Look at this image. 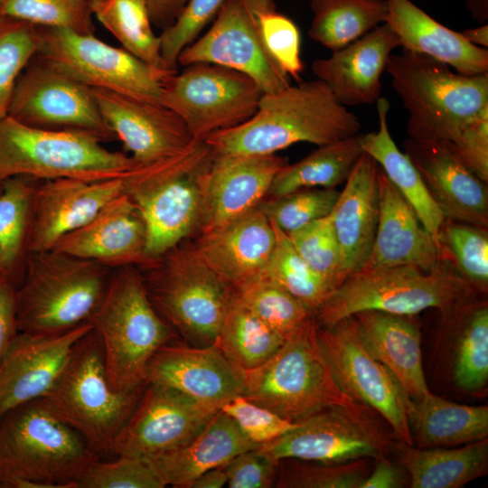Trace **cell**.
<instances>
[{
	"mask_svg": "<svg viewBox=\"0 0 488 488\" xmlns=\"http://www.w3.org/2000/svg\"><path fill=\"white\" fill-rule=\"evenodd\" d=\"M101 457L41 399L0 417V483L8 488H76Z\"/></svg>",
	"mask_w": 488,
	"mask_h": 488,
	"instance_id": "obj_2",
	"label": "cell"
},
{
	"mask_svg": "<svg viewBox=\"0 0 488 488\" xmlns=\"http://www.w3.org/2000/svg\"><path fill=\"white\" fill-rule=\"evenodd\" d=\"M220 410L156 383L147 382L116 437L113 455L155 458L191 441Z\"/></svg>",
	"mask_w": 488,
	"mask_h": 488,
	"instance_id": "obj_18",
	"label": "cell"
},
{
	"mask_svg": "<svg viewBox=\"0 0 488 488\" xmlns=\"http://www.w3.org/2000/svg\"><path fill=\"white\" fill-rule=\"evenodd\" d=\"M38 180L15 176L0 183V268L19 286L25 258L33 201Z\"/></svg>",
	"mask_w": 488,
	"mask_h": 488,
	"instance_id": "obj_40",
	"label": "cell"
},
{
	"mask_svg": "<svg viewBox=\"0 0 488 488\" xmlns=\"http://www.w3.org/2000/svg\"><path fill=\"white\" fill-rule=\"evenodd\" d=\"M373 461V466L361 488L408 487L409 476L398 461H390L388 455H381Z\"/></svg>",
	"mask_w": 488,
	"mask_h": 488,
	"instance_id": "obj_57",
	"label": "cell"
},
{
	"mask_svg": "<svg viewBox=\"0 0 488 488\" xmlns=\"http://www.w3.org/2000/svg\"><path fill=\"white\" fill-rule=\"evenodd\" d=\"M265 46L278 67L290 79L300 80L304 70L301 59V37L296 24L277 11L276 5L267 8L260 19Z\"/></svg>",
	"mask_w": 488,
	"mask_h": 488,
	"instance_id": "obj_52",
	"label": "cell"
},
{
	"mask_svg": "<svg viewBox=\"0 0 488 488\" xmlns=\"http://www.w3.org/2000/svg\"><path fill=\"white\" fill-rule=\"evenodd\" d=\"M213 154L204 143L148 165L126 179V192L136 203L145 226V253L157 261L199 229L202 177Z\"/></svg>",
	"mask_w": 488,
	"mask_h": 488,
	"instance_id": "obj_10",
	"label": "cell"
},
{
	"mask_svg": "<svg viewBox=\"0 0 488 488\" xmlns=\"http://www.w3.org/2000/svg\"><path fill=\"white\" fill-rule=\"evenodd\" d=\"M16 286L4 274L0 275V361L18 334Z\"/></svg>",
	"mask_w": 488,
	"mask_h": 488,
	"instance_id": "obj_56",
	"label": "cell"
},
{
	"mask_svg": "<svg viewBox=\"0 0 488 488\" xmlns=\"http://www.w3.org/2000/svg\"><path fill=\"white\" fill-rule=\"evenodd\" d=\"M288 236L302 258L325 282L331 292L345 280L330 214L288 233Z\"/></svg>",
	"mask_w": 488,
	"mask_h": 488,
	"instance_id": "obj_48",
	"label": "cell"
},
{
	"mask_svg": "<svg viewBox=\"0 0 488 488\" xmlns=\"http://www.w3.org/2000/svg\"><path fill=\"white\" fill-rule=\"evenodd\" d=\"M402 145L445 219L488 228L487 183L456 156L447 141L408 137Z\"/></svg>",
	"mask_w": 488,
	"mask_h": 488,
	"instance_id": "obj_23",
	"label": "cell"
},
{
	"mask_svg": "<svg viewBox=\"0 0 488 488\" xmlns=\"http://www.w3.org/2000/svg\"><path fill=\"white\" fill-rule=\"evenodd\" d=\"M166 484L148 458L117 455L111 461L93 462L76 488H163Z\"/></svg>",
	"mask_w": 488,
	"mask_h": 488,
	"instance_id": "obj_50",
	"label": "cell"
},
{
	"mask_svg": "<svg viewBox=\"0 0 488 488\" xmlns=\"http://www.w3.org/2000/svg\"><path fill=\"white\" fill-rule=\"evenodd\" d=\"M0 15L40 27L94 33L90 0H0Z\"/></svg>",
	"mask_w": 488,
	"mask_h": 488,
	"instance_id": "obj_47",
	"label": "cell"
},
{
	"mask_svg": "<svg viewBox=\"0 0 488 488\" xmlns=\"http://www.w3.org/2000/svg\"><path fill=\"white\" fill-rule=\"evenodd\" d=\"M258 446L220 409L187 444L148 459L166 485L190 488L204 472L223 466L237 455Z\"/></svg>",
	"mask_w": 488,
	"mask_h": 488,
	"instance_id": "obj_32",
	"label": "cell"
},
{
	"mask_svg": "<svg viewBox=\"0 0 488 488\" xmlns=\"http://www.w3.org/2000/svg\"><path fill=\"white\" fill-rule=\"evenodd\" d=\"M386 71L408 113V137L449 142L488 108V73L461 74L405 50L390 54Z\"/></svg>",
	"mask_w": 488,
	"mask_h": 488,
	"instance_id": "obj_6",
	"label": "cell"
},
{
	"mask_svg": "<svg viewBox=\"0 0 488 488\" xmlns=\"http://www.w3.org/2000/svg\"><path fill=\"white\" fill-rule=\"evenodd\" d=\"M274 5V0H225L209 30L181 52L178 65L228 67L250 77L263 93L288 87L291 79L268 53L261 33V15Z\"/></svg>",
	"mask_w": 488,
	"mask_h": 488,
	"instance_id": "obj_15",
	"label": "cell"
},
{
	"mask_svg": "<svg viewBox=\"0 0 488 488\" xmlns=\"http://www.w3.org/2000/svg\"><path fill=\"white\" fill-rule=\"evenodd\" d=\"M313 19L308 36L332 52L384 23L387 0H310Z\"/></svg>",
	"mask_w": 488,
	"mask_h": 488,
	"instance_id": "obj_38",
	"label": "cell"
},
{
	"mask_svg": "<svg viewBox=\"0 0 488 488\" xmlns=\"http://www.w3.org/2000/svg\"><path fill=\"white\" fill-rule=\"evenodd\" d=\"M88 322L59 333L19 332L0 361V417L7 410L45 396L61 374Z\"/></svg>",
	"mask_w": 488,
	"mask_h": 488,
	"instance_id": "obj_21",
	"label": "cell"
},
{
	"mask_svg": "<svg viewBox=\"0 0 488 488\" xmlns=\"http://www.w3.org/2000/svg\"><path fill=\"white\" fill-rule=\"evenodd\" d=\"M361 134L318 147L275 176L268 196L278 197L305 188H335L345 183L363 153Z\"/></svg>",
	"mask_w": 488,
	"mask_h": 488,
	"instance_id": "obj_37",
	"label": "cell"
},
{
	"mask_svg": "<svg viewBox=\"0 0 488 488\" xmlns=\"http://www.w3.org/2000/svg\"><path fill=\"white\" fill-rule=\"evenodd\" d=\"M225 0H188L175 21L159 34L167 69L177 70L178 56L213 21Z\"/></svg>",
	"mask_w": 488,
	"mask_h": 488,
	"instance_id": "obj_51",
	"label": "cell"
},
{
	"mask_svg": "<svg viewBox=\"0 0 488 488\" xmlns=\"http://www.w3.org/2000/svg\"><path fill=\"white\" fill-rule=\"evenodd\" d=\"M335 188H305L265 199L258 206L286 233L329 215L339 197Z\"/></svg>",
	"mask_w": 488,
	"mask_h": 488,
	"instance_id": "obj_49",
	"label": "cell"
},
{
	"mask_svg": "<svg viewBox=\"0 0 488 488\" xmlns=\"http://www.w3.org/2000/svg\"><path fill=\"white\" fill-rule=\"evenodd\" d=\"M276 245L263 274L304 303L313 313L331 293L325 282L305 263L295 249L287 233L272 222Z\"/></svg>",
	"mask_w": 488,
	"mask_h": 488,
	"instance_id": "obj_43",
	"label": "cell"
},
{
	"mask_svg": "<svg viewBox=\"0 0 488 488\" xmlns=\"http://www.w3.org/2000/svg\"><path fill=\"white\" fill-rule=\"evenodd\" d=\"M145 386L132 390H116L110 386L102 343L92 327L76 343L59 379L41 399L101 457L113 455L114 441Z\"/></svg>",
	"mask_w": 488,
	"mask_h": 488,
	"instance_id": "obj_8",
	"label": "cell"
},
{
	"mask_svg": "<svg viewBox=\"0 0 488 488\" xmlns=\"http://www.w3.org/2000/svg\"><path fill=\"white\" fill-rule=\"evenodd\" d=\"M7 115L34 127L82 131L103 142L115 138L91 88L37 55L18 78Z\"/></svg>",
	"mask_w": 488,
	"mask_h": 488,
	"instance_id": "obj_17",
	"label": "cell"
},
{
	"mask_svg": "<svg viewBox=\"0 0 488 488\" xmlns=\"http://www.w3.org/2000/svg\"><path fill=\"white\" fill-rule=\"evenodd\" d=\"M263 91L248 75L228 67L197 62L168 75L161 104L185 124L195 142L237 127L257 111Z\"/></svg>",
	"mask_w": 488,
	"mask_h": 488,
	"instance_id": "obj_14",
	"label": "cell"
},
{
	"mask_svg": "<svg viewBox=\"0 0 488 488\" xmlns=\"http://www.w3.org/2000/svg\"><path fill=\"white\" fill-rule=\"evenodd\" d=\"M321 350L340 388L376 411L398 439L413 446L408 409L411 399L391 372L361 342L353 315L317 327Z\"/></svg>",
	"mask_w": 488,
	"mask_h": 488,
	"instance_id": "obj_16",
	"label": "cell"
},
{
	"mask_svg": "<svg viewBox=\"0 0 488 488\" xmlns=\"http://www.w3.org/2000/svg\"><path fill=\"white\" fill-rule=\"evenodd\" d=\"M38 28L37 56L91 89L161 104L164 80L176 71L156 69L123 47L102 42L94 33Z\"/></svg>",
	"mask_w": 488,
	"mask_h": 488,
	"instance_id": "obj_13",
	"label": "cell"
},
{
	"mask_svg": "<svg viewBox=\"0 0 488 488\" xmlns=\"http://www.w3.org/2000/svg\"><path fill=\"white\" fill-rule=\"evenodd\" d=\"M380 417L357 401L326 408L257 450L275 464L289 458L324 464L375 459L394 451L397 442Z\"/></svg>",
	"mask_w": 488,
	"mask_h": 488,
	"instance_id": "obj_12",
	"label": "cell"
},
{
	"mask_svg": "<svg viewBox=\"0 0 488 488\" xmlns=\"http://www.w3.org/2000/svg\"><path fill=\"white\" fill-rule=\"evenodd\" d=\"M245 436L258 446L267 444L298 427L272 410L239 395L221 406Z\"/></svg>",
	"mask_w": 488,
	"mask_h": 488,
	"instance_id": "obj_53",
	"label": "cell"
},
{
	"mask_svg": "<svg viewBox=\"0 0 488 488\" xmlns=\"http://www.w3.org/2000/svg\"><path fill=\"white\" fill-rule=\"evenodd\" d=\"M0 488H2L1 483H0Z\"/></svg>",
	"mask_w": 488,
	"mask_h": 488,
	"instance_id": "obj_63",
	"label": "cell"
},
{
	"mask_svg": "<svg viewBox=\"0 0 488 488\" xmlns=\"http://www.w3.org/2000/svg\"><path fill=\"white\" fill-rule=\"evenodd\" d=\"M145 270L148 296L165 322L202 346L213 344L234 289L192 245L180 243Z\"/></svg>",
	"mask_w": 488,
	"mask_h": 488,
	"instance_id": "obj_11",
	"label": "cell"
},
{
	"mask_svg": "<svg viewBox=\"0 0 488 488\" xmlns=\"http://www.w3.org/2000/svg\"><path fill=\"white\" fill-rule=\"evenodd\" d=\"M452 337L451 373L467 394L483 396L488 383V304L474 298L442 315Z\"/></svg>",
	"mask_w": 488,
	"mask_h": 488,
	"instance_id": "obj_36",
	"label": "cell"
},
{
	"mask_svg": "<svg viewBox=\"0 0 488 488\" xmlns=\"http://www.w3.org/2000/svg\"><path fill=\"white\" fill-rule=\"evenodd\" d=\"M286 164L277 154L213 155L202 177L200 232L221 227L258 208Z\"/></svg>",
	"mask_w": 488,
	"mask_h": 488,
	"instance_id": "obj_22",
	"label": "cell"
},
{
	"mask_svg": "<svg viewBox=\"0 0 488 488\" xmlns=\"http://www.w3.org/2000/svg\"><path fill=\"white\" fill-rule=\"evenodd\" d=\"M371 458L337 464L284 459L277 464L275 487L278 488H361L370 474Z\"/></svg>",
	"mask_w": 488,
	"mask_h": 488,
	"instance_id": "obj_45",
	"label": "cell"
},
{
	"mask_svg": "<svg viewBox=\"0 0 488 488\" xmlns=\"http://www.w3.org/2000/svg\"><path fill=\"white\" fill-rule=\"evenodd\" d=\"M276 239L274 226L258 207L221 227L201 232L193 247L236 290L263 276Z\"/></svg>",
	"mask_w": 488,
	"mask_h": 488,
	"instance_id": "obj_27",
	"label": "cell"
},
{
	"mask_svg": "<svg viewBox=\"0 0 488 488\" xmlns=\"http://www.w3.org/2000/svg\"><path fill=\"white\" fill-rule=\"evenodd\" d=\"M156 383L221 409L244 389L241 370L214 345L190 347L170 343L160 347L148 362L145 383Z\"/></svg>",
	"mask_w": 488,
	"mask_h": 488,
	"instance_id": "obj_25",
	"label": "cell"
},
{
	"mask_svg": "<svg viewBox=\"0 0 488 488\" xmlns=\"http://www.w3.org/2000/svg\"><path fill=\"white\" fill-rule=\"evenodd\" d=\"M463 37L470 43L481 47H488V24L483 23L480 26L466 29L460 32Z\"/></svg>",
	"mask_w": 488,
	"mask_h": 488,
	"instance_id": "obj_60",
	"label": "cell"
},
{
	"mask_svg": "<svg viewBox=\"0 0 488 488\" xmlns=\"http://www.w3.org/2000/svg\"><path fill=\"white\" fill-rule=\"evenodd\" d=\"M484 296L443 258L430 271L415 266L359 271L331 292L314 316L319 326L327 327L371 310L416 315L426 309L436 308L445 315Z\"/></svg>",
	"mask_w": 488,
	"mask_h": 488,
	"instance_id": "obj_3",
	"label": "cell"
},
{
	"mask_svg": "<svg viewBox=\"0 0 488 488\" xmlns=\"http://www.w3.org/2000/svg\"><path fill=\"white\" fill-rule=\"evenodd\" d=\"M408 424L417 447L451 446L488 436V407L447 400L428 391L410 401Z\"/></svg>",
	"mask_w": 488,
	"mask_h": 488,
	"instance_id": "obj_34",
	"label": "cell"
},
{
	"mask_svg": "<svg viewBox=\"0 0 488 488\" xmlns=\"http://www.w3.org/2000/svg\"><path fill=\"white\" fill-rule=\"evenodd\" d=\"M397 441L394 451L410 488H461L488 473L487 437L455 448H418Z\"/></svg>",
	"mask_w": 488,
	"mask_h": 488,
	"instance_id": "obj_33",
	"label": "cell"
},
{
	"mask_svg": "<svg viewBox=\"0 0 488 488\" xmlns=\"http://www.w3.org/2000/svg\"><path fill=\"white\" fill-rule=\"evenodd\" d=\"M90 9L124 49L156 69L171 70L162 59L147 0H90Z\"/></svg>",
	"mask_w": 488,
	"mask_h": 488,
	"instance_id": "obj_41",
	"label": "cell"
},
{
	"mask_svg": "<svg viewBox=\"0 0 488 488\" xmlns=\"http://www.w3.org/2000/svg\"><path fill=\"white\" fill-rule=\"evenodd\" d=\"M228 483V475L223 466L208 470L198 476L190 488H221Z\"/></svg>",
	"mask_w": 488,
	"mask_h": 488,
	"instance_id": "obj_59",
	"label": "cell"
},
{
	"mask_svg": "<svg viewBox=\"0 0 488 488\" xmlns=\"http://www.w3.org/2000/svg\"><path fill=\"white\" fill-rule=\"evenodd\" d=\"M1 274H2V270H1V268H0V275H1Z\"/></svg>",
	"mask_w": 488,
	"mask_h": 488,
	"instance_id": "obj_62",
	"label": "cell"
},
{
	"mask_svg": "<svg viewBox=\"0 0 488 488\" xmlns=\"http://www.w3.org/2000/svg\"><path fill=\"white\" fill-rule=\"evenodd\" d=\"M471 17L479 23H487L488 0H464Z\"/></svg>",
	"mask_w": 488,
	"mask_h": 488,
	"instance_id": "obj_61",
	"label": "cell"
},
{
	"mask_svg": "<svg viewBox=\"0 0 488 488\" xmlns=\"http://www.w3.org/2000/svg\"><path fill=\"white\" fill-rule=\"evenodd\" d=\"M448 142V141H447ZM456 156L482 181L488 182V108L448 142Z\"/></svg>",
	"mask_w": 488,
	"mask_h": 488,
	"instance_id": "obj_54",
	"label": "cell"
},
{
	"mask_svg": "<svg viewBox=\"0 0 488 488\" xmlns=\"http://www.w3.org/2000/svg\"><path fill=\"white\" fill-rule=\"evenodd\" d=\"M398 47L397 34L384 23L330 57L314 60L311 70L342 105L372 104L380 98V78Z\"/></svg>",
	"mask_w": 488,
	"mask_h": 488,
	"instance_id": "obj_26",
	"label": "cell"
},
{
	"mask_svg": "<svg viewBox=\"0 0 488 488\" xmlns=\"http://www.w3.org/2000/svg\"><path fill=\"white\" fill-rule=\"evenodd\" d=\"M89 323L102 343L110 386L116 390L144 387L148 362L160 347L170 343L172 332L152 304L138 267L112 269Z\"/></svg>",
	"mask_w": 488,
	"mask_h": 488,
	"instance_id": "obj_4",
	"label": "cell"
},
{
	"mask_svg": "<svg viewBox=\"0 0 488 488\" xmlns=\"http://www.w3.org/2000/svg\"><path fill=\"white\" fill-rule=\"evenodd\" d=\"M38 26L0 15V118L7 116L21 73L37 55Z\"/></svg>",
	"mask_w": 488,
	"mask_h": 488,
	"instance_id": "obj_46",
	"label": "cell"
},
{
	"mask_svg": "<svg viewBox=\"0 0 488 488\" xmlns=\"http://www.w3.org/2000/svg\"><path fill=\"white\" fill-rule=\"evenodd\" d=\"M112 269L49 249L27 253L16 288L19 332L59 333L89 322Z\"/></svg>",
	"mask_w": 488,
	"mask_h": 488,
	"instance_id": "obj_5",
	"label": "cell"
},
{
	"mask_svg": "<svg viewBox=\"0 0 488 488\" xmlns=\"http://www.w3.org/2000/svg\"><path fill=\"white\" fill-rule=\"evenodd\" d=\"M235 292L256 316L286 339L314 315L299 299L263 276Z\"/></svg>",
	"mask_w": 488,
	"mask_h": 488,
	"instance_id": "obj_44",
	"label": "cell"
},
{
	"mask_svg": "<svg viewBox=\"0 0 488 488\" xmlns=\"http://www.w3.org/2000/svg\"><path fill=\"white\" fill-rule=\"evenodd\" d=\"M285 340L256 316L234 290L213 344L236 368L245 371L267 361Z\"/></svg>",
	"mask_w": 488,
	"mask_h": 488,
	"instance_id": "obj_39",
	"label": "cell"
},
{
	"mask_svg": "<svg viewBox=\"0 0 488 488\" xmlns=\"http://www.w3.org/2000/svg\"><path fill=\"white\" fill-rule=\"evenodd\" d=\"M188 0H147L153 26L165 29L182 12Z\"/></svg>",
	"mask_w": 488,
	"mask_h": 488,
	"instance_id": "obj_58",
	"label": "cell"
},
{
	"mask_svg": "<svg viewBox=\"0 0 488 488\" xmlns=\"http://www.w3.org/2000/svg\"><path fill=\"white\" fill-rule=\"evenodd\" d=\"M385 23L405 51L443 62L465 75L488 73V50L467 42L460 32L438 23L410 0H387Z\"/></svg>",
	"mask_w": 488,
	"mask_h": 488,
	"instance_id": "obj_31",
	"label": "cell"
},
{
	"mask_svg": "<svg viewBox=\"0 0 488 488\" xmlns=\"http://www.w3.org/2000/svg\"><path fill=\"white\" fill-rule=\"evenodd\" d=\"M379 168L363 152L330 213L345 279L363 267L373 245L380 217Z\"/></svg>",
	"mask_w": 488,
	"mask_h": 488,
	"instance_id": "obj_29",
	"label": "cell"
},
{
	"mask_svg": "<svg viewBox=\"0 0 488 488\" xmlns=\"http://www.w3.org/2000/svg\"><path fill=\"white\" fill-rule=\"evenodd\" d=\"M437 243L442 258L483 295L488 290V230L445 219Z\"/></svg>",
	"mask_w": 488,
	"mask_h": 488,
	"instance_id": "obj_42",
	"label": "cell"
},
{
	"mask_svg": "<svg viewBox=\"0 0 488 488\" xmlns=\"http://www.w3.org/2000/svg\"><path fill=\"white\" fill-rule=\"evenodd\" d=\"M91 89L105 123L137 165L167 160L200 143L183 121L161 104Z\"/></svg>",
	"mask_w": 488,
	"mask_h": 488,
	"instance_id": "obj_19",
	"label": "cell"
},
{
	"mask_svg": "<svg viewBox=\"0 0 488 488\" xmlns=\"http://www.w3.org/2000/svg\"><path fill=\"white\" fill-rule=\"evenodd\" d=\"M317 327L313 315L267 361L241 371L242 396L292 422L355 402L338 385L321 350Z\"/></svg>",
	"mask_w": 488,
	"mask_h": 488,
	"instance_id": "obj_7",
	"label": "cell"
},
{
	"mask_svg": "<svg viewBox=\"0 0 488 488\" xmlns=\"http://www.w3.org/2000/svg\"><path fill=\"white\" fill-rule=\"evenodd\" d=\"M230 488H269L275 486L277 464L257 448L242 452L225 465Z\"/></svg>",
	"mask_w": 488,
	"mask_h": 488,
	"instance_id": "obj_55",
	"label": "cell"
},
{
	"mask_svg": "<svg viewBox=\"0 0 488 488\" xmlns=\"http://www.w3.org/2000/svg\"><path fill=\"white\" fill-rule=\"evenodd\" d=\"M82 131L31 127L0 118V183L15 176L38 181L75 178L101 181L130 176L137 164Z\"/></svg>",
	"mask_w": 488,
	"mask_h": 488,
	"instance_id": "obj_9",
	"label": "cell"
},
{
	"mask_svg": "<svg viewBox=\"0 0 488 488\" xmlns=\"http://www.w3.org/2000/svg\"><path fill=\"white\" fill-rule=\"evenodd\" d=\"M359 118L319 80L263 93L246 122L208 136L215 155H272L294 144L322 145L360 134Z\"/></svg>",
	"mask_w": 488,
	"mask_h": 488,
	"instance_id": "obj_1",
	"label": "cell"
},
{
	"mask_svg": "<svg viewBox=\"0 0 488 488\" xmlns=\"http://www.w3.org/2000/svg\"><path fill=\"white\" fill-rule=\"evenodd\" d=\"M389 103L385 98L377 100L379 129L361 134L360 144L385 173L389 181L414 209L425 229L437 241L445 217L430 196L418 169L407 154L394 142L387 121Z\"/></svg>",
	"mask_w": 488,
	"mask_h": 488,
	"instance_id": "obj_35",
	"label": "cell"
},
{
	"mask_svg": "<svg viewBox=\"0 0 488 488\" xmlns=\"http://www.w3.org/2000/svg\"><path fill=\"white\" fill-rule=\"evenodd\" d=\"M353 316L366 349L391 372L410 399L430 391L423 370L421 333L414 315L371 310Z\"/></svg>",
	"mask_w": 488,
	"mask_h": 488,
	"instance_id": "obj_30",
	"label": "cell"
},
{
	"mask_svg": "<svg viewBox=\"0 0 488 488\" xmlns=\"http://www.w3.org/2000/svg\"><path fill=\"white\" fill-rule=\"evenodd\" d=\"M146 233L143 218L125 192L106 204L89 221L62 237L52 249L111 269L134 266L153 267L145 253Z\"/></svg>",
	"mask_w": 488,
	"mask_h": 488,
	"instance_id": "obj_24",
	"label": "cell"
},
{
	"mask_svg": "<svg viewBox=\"0 0 488 488\" xmlns=\"http://www.w3.org/2000/svg\"><path fill=\"white\" fill-rule=\"evenodd\" d=\"M127 178L38 181L33 201L27 253L52 249L62 237L89 221L106 204L126 192Z\"/></svg>",
	"mask_w": 488,
	"mask_h": 488,
	"instance_id": "obj_20",
	"label": "cell"
},
{
	"mask_svg": "<svg viewBox=\"0 0 488 488\" xmlns=\"http://www.w3.org/2000/svg\"><path fill=\"white\" fill-rule=\"evenodd\" d=\"M380 217L371 253L360 271L415 266L430 271L441 261L436 239L408 201L379 168ZM359 272V271H358Z\"/></svg>",
	"mask_w": 488,
	"mask_h": 488,
	"instance_id": "obj_28",
	"label": "cell"
}]
</instances>
